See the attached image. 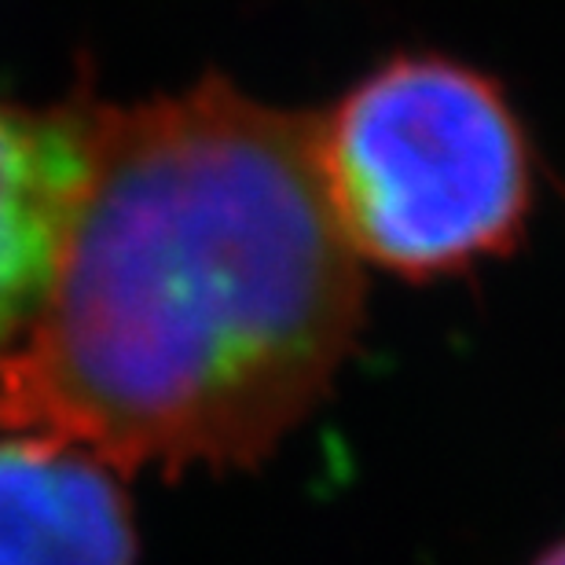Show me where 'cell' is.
<instances>
[{
  "label": "cell",
  "mask_w": 565,
  "mask_h": 565,
  "mask_svg": "<svg viewBox=\"0 0 565 565\" xmlns=\"http://www.w3.org/2000/svg\"><path fill=\"white\" fill-rule=\"evenodd\" d=\"M0 565H137L129 495L60 437L0 440Z\"/></svg>",
  "instance_id": "4"
},
{
  "label": "cell",
  "mask_w": 565,
  "mask_h": 565,
  "mask_svg": "<svg viewBox=\"0 0 565 565\" xmlns=\"http://www.w3.org/2000/svg\"><path fill=\"white\" fill-rule=\"evenodd\" d=\"M96 107L0 104V356L38 316L85 180Z\"/></svg>",
  "instance_id": "3"
},
{
  "label": "cell",
  "mask_w": 565,
  "mask_h": 565,
  "mask_svg": "<svg viewBox=\"0 0 565 565\" xmlns=\"http://www.w3.org/2000/svg\"><path fill=\"white\" fill-rule=\"evenodd\" d=\"M327 199L360 262L448 279L511 254L533 147L503 88L448 55H397L316 118Z\"/></svg>",
  "instance_id": "2"
},
{
  "label": "cell",
  "mask_w": 565,
  "mask_h": 565,
  "mask_svg": "<svg viewBox=\"0 0 565 565\" xmlns=\"http://www.w3.org/2000/svg\"><path fill=\"white\" fill-rule=\"evenodd\" d=\"M533 565H565V536H562V540H555V544H551V547L540 551Z\"/></svg>",
  "instance_id": "5"
},
{
  "label": "cell",
  "mask_w": 565,
  "mask_h": 565,
  "mask_svg": "<svg viewBox=\"0 0 565 565\" xmlns=\"http://www.w3.org/2000/svg\"><path fill=\"white\" fill-rule=\"evenodd\" d=\"M360 316L316 118L224 82L96 107L52 282L0 356V426L118 470L254 467L320 404Z\"/></svg>",
  "instance_id": "1"
}]
</instances>
